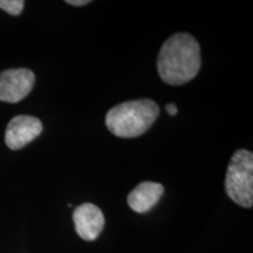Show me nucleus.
Returning a JSON list of instances; mask_svg holds the SVG:
<instances>
[{"label":"nucleus","mask_w":253,"mask_h":253,"mask_svg":"<svg viewBox=\"0 0 253 253\" xmlns=\"http://www.w3.org/2000/svg\"><path fill=\"white\" fill-rule=\"evenodd\" d=\"M42 131V123L34 116L19 115L9 121L5 132L6 145L12 150H19L27 145Z\"/></svg>","instance_id":"39448f33"},{"label":"nucleus","mask_w":253,"mask_h":253,"mask_svg":"<svg viewBox=\"0 0 253 253\" xmlns=\"http://www.w3.org/2000/svg\"><path fill=\"white\" fill-rule=\"evenodd\" d=\"M164 188L155 182H142L128 196V204L135 212H148L162 197Z\"/></svg>","instance_id":"0eeeda50"},{"label":"nucleus","mask_w":253,"mask_h":253,"mask_svg":"<svg viewBox=\"0 0 253 253\" xmlns=\"http://www.w3.org/2000/svg\"><path fill=\"white\" fill-rule=\"evenodd\" d=\"M160 77L168 84L181 86L192 80L201 68V49L188 33H177L163 43L157 58Z\"/></svg>","instance_id":"f257e3e1"},{"label":"nucleus","mask_w":253,"mask_h":253,"mask_svg":"<svg viewBox=\"0 0 253 253\" xmlns=\"http://www.w3.org/2000/svg\"><path fill=\"white\" fill-rule=\"evenodd\" d=\"M89 2V0H67V4L73 6H84Z\"/></svg>","instance_id":"9d476101"},{"label":"nucleus","mask_w":253,"mask_h":253,"mask_svg":"<svg viewBox=\"0 0 253 253\" xmlns=\"http://www.w3.org/2000/svg\"><path fill=\"white\" fill-rule=\"evenodd\" d=\"M75 231L84 240H95L104 226L102 211L94 204L84 203L78 207L73 213Z\"/></svg>","instance_id":"423d86ee"},{"label":"nucleus","mask_w":253,"mask_h":253,"mask_svg":"<svg viewBox=\"0 0 253 253\" xmlns=\"http://www.w3.org/2000/svg\"><path fill=\"white\" fill-rule=\"evenodd\" d=\"M166 110H167V113L169 114L170 116H175L176 114H177V112H178V110H177V107H176L175 103H169V104H167Z\"/></svg>","instance_id":"1a4fd4ad"},{"label":"nucleus","mask_w":253,"mask_h":253,"mask_svg":"<svg viewBox=\"0 0 253 253\" xmlns=\"http://www.w3.org/2000/svg\"><path fill=\"white\" fill-rule=\"evenodd\" d=\"M36 75L26 68L7 69L0 73V101L15 103L31 93Z\"/></svg>","instance_id":"20e7f679"},{"label":"nucleus","mask_w":253,"mask_h":253,"mask_svg":"<svg viewBox=\"0 0 253 253\" xmlns=\"http://www.w3.org/2000/svg\"><path fill=\"white\" fill-rule=\"evenodd\" d=\"M158 114L160 108L153 100L126 101L109 110L106 126L118 137H137L153 126Z\"/></svg>","instance_id":"f03ea898"},{"label":"nucleus","mask_w":253,"mask_h":253,"mask_svg":"<svg viewBox=\"0 0 253 253\" xmlns=\"http://www.w3.org/2000/svg\"><path fill=\"white\" fill-rule=\"evenodd\" d=\"M226 194L243 208L253 205V154L242 149L236 151L227 167Z\"/></svg>","instance_id":"7ed1b4c3"},{"label":"nucleus","mask_w":253,"mask_h":253,"mask_svg":"<svg viewBox=\"0 0 253 253\" xmlns=\"http://www.w3.org/2000/svg\"><path fill=\"white\" fill-rule=\"evenodd\" d=\"M23 0H0V8L12 15H18L24 9Z\"/></svg>","instance_id":"6e6552de"}]
</instances>
